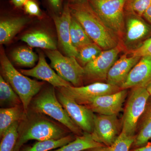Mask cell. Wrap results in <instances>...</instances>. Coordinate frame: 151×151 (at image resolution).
Instances as JSON below:
<instances>
[{"label": "cell", "instance_id": "obj_26", "mask_svg": "<svg viewBox=\"0 0 151 151\" xmlns=\"http://www.w3.org/2000/svg\"><path fill=\"white\" fill-rule=\"evenodd\" d=\"M135 136H128L122 132L117 139L111 145L101 146L84 151H130L134 142Z\"/></svg>", "mask_w": 151, "mask_h": 151}, {"label": "cell", "instance_id": "obj_14", "mask_svg": "<svg viewBox=\"0 0 151 151\" xmlns=\"http://www.w3.org/2000/svg\"><path fill=\"white\" fill-rule=\"evenodd\" d=\"M63 10L60 15H52V19L56 27L60 45L67 56L76 58L78 50L72 45L70 36L71 13L69 4H64Z\"/></svg>", "mask_w": 151, "mask_h": 151}, {"label": "cell", "instance_id": "obj_22", "mask_svg": "<svg viewBox=\"0 0 151 151\" xmlns=\"http://www.w3.org/2000/svg\"><path fill=\"white\" fill-rule=\"evenodd\" d=\"M103 146L104 145L95 142L91 134L84 132L81 136H76L72 142L50 151H84Z\"/></svg>", "mask_w": 151, "mask_h": 151}, {"label": "cell", "instance_id": "obj_12", "mask_svg": "<svg viewBox=\"0 0 151 151\" xmlns=\"http://www.w3.org/2000/svg\"><path fill=\"white\" fill-rule=\"evenodd\" d=\"M57 90L56 96L60 103L71 120L83 132L91 134L94 127V113L84 105Z\"/></svg>", "mask_w": 151, "mask_h": 151}, {"label": "cell", "instance_id": "obj_8", "mask_svg": "<svg viewBox=\"0 0 151 151\" xmlns=\"http://www.w3.org/2000/svg\"><path fill=\"white\" fill-rule=\"evenodd\" d=\"M125 28L121 45L126 52L139 47L151 37V25L134 14L125 12Z\"/></svg>", "mask_w": 151, "mask_h": 151}, {"label": "cell", "instance_id": "obj_18", "mask_svg": "<svg viewBox=\"0 0 151 151\" xmlns=\"http://www.w3.org/2000/svg\"><path fill=\"white\" fill-rule=\"evenodd\" d=\"M137 130L132 146L134 148L145 145L151 139V96L149 97L145 111L139 121Z\"/></svg>", "mask_w": 151, "mask_h": 151}, {"label": "cell", "instance_id": "obj_29", "mask_svg": "<svg viewBox=\"0 0 151 151\" xmlns=\"http://www.w3.org/2000/svg\"><path fill=\"white\" fill-rule=\"evenodd\" d=\"M19 122L12 124L1 138L0 151H14L18 138Z\"/></svg>", "mask_w": 151, "mask_h": 151}, {"label": "cell", "instance_id": "obj_17", "mask_svg": "<svg viewBox=\"0 0 151 151\" xmlns=\"http://www.w3.org/2000/svg\"><path fill=\"white\" fill-rule=\"evenodd\" d=\"M141 58L133 56L126 52L117 60L111 68L108 73L106 82L120 87Z\"/></svg>", "mask_w": 151, "mask_h": 151}, {"label": "cell", "instance_id": "obj_37", "mask_svg": "<svg viewBox=\"0 0 151 151\" xmlns=\"http://www.w3.org/2000/svg\"><path fill=\"white\" fill-rule=\"evenodd\" d=\"M62 1L64 2V4H73V3H75L83 1H86V0H61Z\"/></svg>", "mask_w": 151, "mask_h": 151}, {"label": "cell", "instance_id": "obj_24", "mask_svg": "<svg viewBox=\"0 0 151 151\" xmlns=\"http://www.w3.org/2000/svg\"><path fill=\"white\" fill-rule=\"evenodd\" d=\"M0 105L1 108L22 105L20 97L1 75L0 76Z\"/></svg>", "mask_w": 151, "mask_h": 151}, {"label": "cell", "instance_id": "obj_7", "mask_svg": "<svg viewBox=\"0 0 151 151\" xmlns=\"http://www.w3.org/2000/svg\"><path fill=\"white\" fill-rule=\"evenodd\" d=\"M50 60L51 67L58 75L75 87L83 86L84 67L74 57L64 56L57 50L45 51Z\"/></svg>", "mask_w": 151, "mask_h": 151}, {"label": "cell", "instance_id": "obj_10", "mask_svg": "<svg viewBox=\"0 0 151 151\" xmlns=\"http://www.w3.org/2000/svg\"><path fill=\"white\" fill-rule=\"evenodd\" d=\"M120 124L117 115L94 113V127L91 134L95 142L105 146H111L121 134Z\"/></svg>", "mask_w": 151, "mask_h": 151}, {"label": "cell", "instance_id": "obj_28", "mask_svg": "<svg viewBox=\"0 0 151 151\" xmlns=\"http://www.w3.org/2000/svg\"><path fill=\"white\" fill-rule=\"evenodd\" d=\"M103 51L97 44L92 42L78 50V55L76 58L79 64L84 67L99 56Z\"/></svg>", "mask_w": 151, "mask_h": 151}, {"label": "cell", "instance_id": "obj_6", "mask_svg": "<svg viewBox=\"0 0 151 151\" xmlns=\"http://www.w3.org/2000/svg\"><path fill=\"white\" fill-rule=\"evenodd\" d=\"M150 97L145 87L132 88L122 117V132L128 136H136L138 123L145 111Z\"/></svg>", "mask_w": 151, "mask_h": 151}, {"label": "cell", "instance_id": "obj_35", "mask_svg": "<svg viewBox=\"0 0 151 151\" xmlns=\"http://www.w3.org/2000/svg\"><path fill=\"white\" fill-rule=\"evenodd\" d=\"M143 18L151 25V4L143 16Z\"/></svg>", "mask_w": 151, "mask_h": 151}, {"label": "cell", "instance_id": "obj_25", "mask_svg": "<svg viewBox=\"0 0 151 151\" xmlns=\"http://www.w3.org/2000/svg\"><path fill=\"white\" fill-rule=\"evenodd\" d=\"M70 36L72 45L77 50L93 42L81 24L72 17L70 24Z\"/></svg>", "mask_w": 151, "mask_h": 151}, {"label": "cell", "instance_id": "obj_32", "mask_svg": "<svg viewBox=\"0 0 151 151\" xmlns=\"http://www.w3.org/2000/svg\"><path fill=\"white\" fill-rule=\"evenodd\" d=\"M26 13L32 16L41 17L42 12L37 0H27L23 6Z\"/></svg>", "mask_w": 151, "mask_h": 151}, {"label": "cell", "instance_id": "obj_23", "mask_svg": "<svg viewBox=\"0 0 151 151\" xmlns=\"http://www.w3.org/2000/svg\"><path fill=\"white\" fill-rule=\"evenodd\" d=\"M76 136L69 134L57 140L37 141L32 145H24L19 151H50L65 145L75 139Z\"/></svg>", "mask_w": 151, "mask_h": 151}, {"label": "cell", "instance_id": "obj_1", "mask_svg": "<svg viewBox=\"0 0 151 151\" xmlns=\"http://www.w3.org/2000/svg\"><path fill=\"white\" fill-rule=\"evenodd\" d=\"M70 132L62 124H58L43 114L29 108L19 122L18 138L14 151H19L22 147L30 140L59 139L70 134Z\"/></svg>", "mask_w": 151, "mask_h": 151}, {"label": "cell", "instance_id": "obj_30", "mask_svg": "<svg viewBox=\"0 0 151 151\" xmlns=\"http://www.w3.org/2000/svg\"><path fill=\"white\" fill-rule=\"evenodd\" d=\"M151 4V0H126L125 12L142 17Z\"/></svg>", "mask_w": 151, "mask_h": 151}, {"label": "cell", "instance_id": "obj_11", "mask_svg": "<svg viewBox=\"0 0 151 151\" xmlns=\"http://www.w3.org/2000/svg\"><path fill=\"white\" fill-rule=\"evenodd\" d=\"M123 50L120 44L114 48L103 50L95 59L84 66V79L86 78L90 81H106L109 70Z\"/></svg>", "mask_w": 151, "mask_h": 151}, {"label": "cell", "instance_id": "obj_15", "mask_svg": "<svg viewBox=\"0 0 151 151\" xmlns=\"http://www.w3.org/2000/svg\"><path fill=\"white\" fill-rule=\"evenodd\" d=\"M21 72L24 75L46 81L55 88L73 86L55 72L47 64L44 55L42 52L39 53V61L35 67L28 70L22 69Z\"/></svg>", "mask_w": 151, "mask_h": 151}, {"label": "cell", "instance_id": "obj_38", "mask_svg": "<svg viewBox=\"0 0 151 151\" xmlns=\"http://www.w3.org/2000/svg\"><path fill=\"white\" fill-rule=\"evenodd\" d=\"M146 88L148 91L150 96H151V81L146 86Z\"/></svg>", "mask_w": 151, "mask_h": 151}, {"label": "cell", "instance_id": "obj_31", "mask_svg": "<svg viewBox=\"0 0 151 151\" xmlns=\"http://www.w3.org/2000/svg\"><path fill=\"white\" fill-rule=\"evenodd\" d=\"M127 53L133 56L140 57L147 55L151 56V37L145 41L137 48Z\"/></svg>", "mask_w": 151, "mask_h": 151}, {"label": "cell", "instance_id": "obj_19", "mask_svg": "<svg viewBox=\"0 0 151 151\" xmlns=\"http://www.w3.org/2000/svg\"><path fill=\"white\" fill-rule=\"evenodd\" d=\"M29 19L24 16L7 18L0 22V42L6 44L27 23Z\"/></svg>", "mask_w": 151, "mask_h": 151}, {"label": "cell", "instance_id": "obj_34", "mask_svg": "<svg viewBox=\"0 0 151 151\" xmlns=\"http://www.w3.org/2000/svg\"><path fill=\"white\" fill-rule=\"evenodd\" d=\"M27 0H10L11 4L14 7L17 9H20L23 7L25 3Z\"/></svg>", "mask_w": 151, "mask_h": 151}, {"label": "cell", "instance_id": "obj_5", "mask_svg": "<svg viewBox=\"0 0 151 151\" xmlns=\"http://www.w3.org/2000/svg\"><path fill=\"white\" fill-rule=\"evenodd\" d=\"M105 24L122 40L125 28L126 0H88Z\"/></svg>", "mask_w": 151, "mask_h": 151}, {"label": "cell", "instance_id": "obj_16", "mask_svg": "<svg viewBox=\"0 0 151 151\" xmlns=\"http://www.w3.org/2000/svg\"><path fill=\"white\" fill-rule=\"evenodd\" d=\"M151 81V56L142 57L120 86L122 89L146 87Z\"/></svg>", "mask_w": 151, "mask_h": 151}, {"label": "cell", "instance_id": "obj_13", "mask_svg": "<svg viewBox=\"0 0 151 151\" xmlns=\"http://www.w3.org/2000/svg\"><path fill=\"white\" fill-rule=\"evenodd\" d=\"M127 94V89H121L115 93L96 97L84 106L96 114L118 115L122 111Z\"/></svg>", "mask_w": 151, "mask_h": 151}, {"label": "cell", "instance_id": "obj_36", "mask_svg": "<svg viewBox=\"0 0 151 151\" xmlns=\"http://www.w3.org/2000/svg\"><path fill=\"white\" fill-rule=\"evenodd\" d=\"M130 151H151V145H145L134 148Z\"/></svg>", "mask_w": 151, "mask_h": 151}, {"label": "cell", "instance_id": "obj_4", "mask_svg": "<svg viewBox=\"0 0 151 151\" xmlns=\"http://www.w3.org/2000/svg\"><path fill=\"white\" fill-rule=\"evenodd\" d=\"M30 106V109L33 111L49 116L57 121L76 136L84 134L60 103L54 86L47 87L39 92L34 97Z\"/></svg>", "mask_w": 151, "mask_h": 151}, {"label": "cell", "instance_id": "obj_2", "mask_svg": "<svg viewBox=\"0 0 151 151\" xmlns=\"http://www.w3.org/2000/svg\"><path fill=\"white\" fill-rule=\"evenodd\" d=\"M68 4L72 17L81 24L92 41L103 50L121 44L120 39L105 24L88 0Z\"/></svg>", "mask_w": 151, "mask_h": 151}, {"label": "cell", "instance_id": "obj_27", "mask_svg": "<svg viewBox=\"0 0 151 151\" xmlns=\"http://www.w3.org/2000/svg\"><path fill=\"white\" fill-rule=\"evenodd\" d=\"M12 58L15 63L24 67H33L37 61V55L30 49L21 47L15 50L12 53Z\"/></svg>", "mask_w": 151, "mask_h": 151}, {"label": "cell", "instance_id": "obj_20", "mask_svg": "<svg viewBox=\"0 0 151 151\" xmlns=\"http://www.w3.org/2000/svg\"><path fill=\"white\" fill-rule=\"evenodd\" d=\"M24 111L22 105L0 109V137H1L12 124L20 122L23 118Z\"/></svg>", "mask_w": 151, "mask_h": 151}, {"label": "cell", "instance_id": "obj_33", "mask_svg": "<svg viewBox=\"0 0 151 151\" xmlns=\"http://www.w3.org/2000/svg\"><path fill=\"white\" fill-rule=\"evenodd\" d=\"M47 5L53 14L60 15L62 13L63 7L62 6L61 0H45Z\"/></svg>", "mask_w": 151, "mask_h": 151}, {"label": "cell", "instance_id": "obj_21", "mask_svg": "<svg viewBox=\"0 0 151 151\" xmlns=\"http://www.w3.org/2000/svg\"><path fill=\"white\" fill-rule=\"evenodd\" d=\"M22 40L32 47H40L49 50H57L54 40L47 33L42 31H35L26 34Z\"/></svg>", "mask_w": 151, "mask_h": 151}, {"label": "cell", "instance_id": "obj_3", "mask_svg": "<svg viewBox=\"0 0 151 151\" xmlns=\"http://www.w3.org/2000/svg\"><path fill=\"white\" fill-rule=\"evenodd\" d=\"M1 66L2 76L20 97L24 113H27L32 99L41 90L43 82L33 80L19 72L2 50Z\"/></svg>", "mask_w": 151, "mask_h": 151}, {"label": "cell", "instance_id": "obj_9", "mask_svg": "<svg viewBox=\"0 0 151 151\" xmlns=\"http://www.w3.org/2000/svg\"><path fill=\"white\" fill-rule=\"evenodd\" d=\"M55 89L83 105H87L96 97L115 93L122 89L119 86L102 82H95L79 87L71 86Z\"/></svg>", "mask_w": 151, "mask_h": 151}]
</instances>
